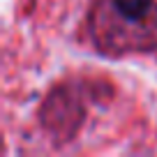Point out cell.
<instances>
[{"label": "cell", "instance_id": "6da1fadb", "mask_svg": "<svg viewBox=\"0 0 157 157\" xmlns=\"http://www.w3.org/2000/svg\"><path fill=\"white\" fill-rule=\"evenodd\" d=\"M113 19L125 28H146L157 0H106Z\"/></svg>", "mask_w": 157, "mask_h": 157}]
</instances>
